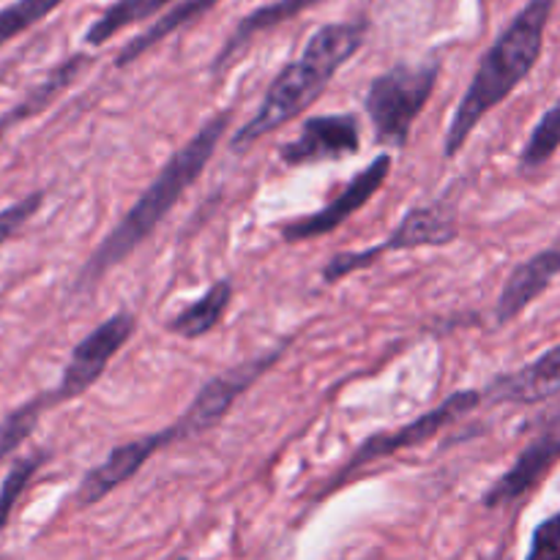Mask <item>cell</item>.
Returning a JSON list of instances; mask_svg holds the SVG:
<instances>
[{
  "mask_svg": "<svg viewBox=\"0 0 560 560\" xmlns=\"http://www.w3.org/2000/svg\"><path fill=\"white\" fill-rule=\"evenodd\" d=\"M230 124H233L230 113L213 115L162 164V170L153 175V180L137 197L135 206L115 222V228L104 235L102 244L91 252L85 266L80 268L74 279L77 293L96 288L109 271H115L120 262L129 260V255H135L156 233L159 224L178 206L186 189L200 180L202 170L208 167L211 156L217 153V145L224 140Z\"/></svg>",
  "mask_w": 560,
  "mask_h": 560,
  "instance_id": "obj_1",
  "label": "cell"
},
{
  "mask_svg": "<svg viewBox=\"0 0 560 560\" xmlns=\"http://www.w3.org/2000/svg\"><path fill=\"white\" fill-rule=\"evenodd\" d=\"M556 3L558 0H528L517 11V16L503 27L501 36L490 44V49L481 55L470 85L465 88L446 129V140H443L446 159L457 156L479 129L481 120L528 80L545 49V33Z\"/></svg>",
  "mask_w": 560,
  "mask_h": 560,
  "instance_id": "obj_2",
  "label": "cell"
},
{
  "mask_svg": "<svg viewBox=\"0 0 560 560\" xmlns=\"http://www.w3.org/2000/svg\"><path fill=\"white\" fill-rule=\"evenodd\" d=\"M366 27H370L366 20L328 22V25L317 27L306 42L304 52L273 77L257 113L241 129H235L230 148L235 153L246 151L260 137L282 129L284 124L299 118L306 107H312L331 85L337 71L364 47Z\"/></svg>",
  "mask_w": 560,
  "mask_h": 560,
  "instance_id": "obj_3",
  "label": "cell"
},
{
  "mask_svg": "<svg viewBox=\"0 0 560 560\" xmlns=\"http://www.w3.org/2000/svg\"><path fill=\"white\" fill-rule=\"evenodd\" d=\"M441 63H397L370 82L364 96L366 118L375 129L377 145L405 148L413 124L435 93Z\"/></svg>",
  "mask_w": 560,
  "mask_h": 560,
  "instance_id": "obj_4",
  "label": "cell"
},
{
  "mask_svg": "<svg viewBox=\"0 0 560 560\" xmlns=\"http://www.w3.org/2000/svg\"><path fill=\"white\" fill-rule=\"evenodd\" d=\"M481 402H485V394H481L479 388H465V392L448 394L441 405L430 408L424 416L410 421V424L397 427V430L392 432H375V435L366 438V441L355 448L353 457L345 463V468L339 470L337 479H334V485L328 487V490H337V487H342L350 476L370 468V465L381 463V459L394 457V454L405 452V448L424 446V443H430L438 432L452 427L454 421H459L463 416L474 413Z\"/></svg>",
  "mask_w": 560,
  "mask_h": 560,
  "instance_id": "obj_5",
  "label": "cell"
},
{
  "mask_svg": "<svg viewBox=\"0 0 560 560\" xmlns=\"http://www.w3.org/2000/svg\"><path fill=\"white\" fill-rule=\"evenodd\" d=\"M135 331L137 317L131 315V312H115L107 320L98 323L91 334H85V337L74 345V350H71L58 386L47 392L49 405L71 402V399L91 392V388L102 381V375L107 372V366L113 364L115 355H118L120 350L126 348V342L135 337Z\"/></svg>",
  "mask_w": 560,
  "mask_h": 560,
  "instance_id": "obj_6",
  "label": "cell"
},
{
  "mask_svg": "<svg viewBox=\"0 0 560 560\" xmlns=\"http://www.w3.org/2000/svg\"><path fill=\"white\" fill-rule=\"evenodd\" d=\"M558 463H560V402L536 421V430L534 435H530V441L525 443L523 452L517 454L512 468L492 481V487L485 492V498H481V506L485 509L514 506V503L523 501L528 492H534Z\"/></svg>",
  "mask_w": 560,
  "mask_h": 560,
  "instance_id": "obj_7",
  "label": "cell"
},
{
  "mask_svg": "<svg viewBox=\"0 0 560 560\" xmlns=\"http://www.w3.org/2000/svg\"><path fill=\"white\" fill-rule=\"evenodd\" d=\"M392 153H377L366 167H361L359 173L350 178V184L345 186L334 200H328L326 206L306 213V217L290 219V222L279 224V235H282L284 244H304V241L323 238V235L342 228L348 219H353L355 213L383 189V184H386L388 175H392Z\"/></svg>",
  "mask_w": 560,
  "mask_h": 560,
  "instance_id": "obj_8",
  "label": "cell"
},
{
  "mask_svg": "<svg viewBox=\"0 0 560 560\" xmlns=\"http://www.w3.org/2000/svg\"><path fill=\"white\" fill-rule=\"evenodd\" d=\"M186 438H189L186 427L180 424V421H175V424L164 427V430L148 432V435H140L135 438V441L115 446L102 463L93 465V468L82 476L80 490H77V503H80V506H96V503L104 501L109 492H115L118 487H124L126 481L135 479L159 452L186 441Z\"/></svg>",
  "mask_w": 560,
  "mask_h": 560,
  "instance_id": "obj_9",
  "label": "cell"
},
{
  "mask_svg": "<svg viewBox=\"0 0 560 560\" xmlns=\"http://www.w3.org/2000/svg\"><path fill=\"white\" fill-rule=\"evenodd\" d=\"M284 350H288V342L273 345L268 353L255 355V359L244 361V364L211 377V381L197 392V397L191 399V405L180 413L178 419L180 424L186 427V432H189V438L202 435L206 430L217 427L219 421L230 413V408L238 402V397H244L246 388L255 386L268 370H273V364L282 359Z\"/></svg>",
  "mask_w": 560,
  "mask_h": 560,
  "instance_id": "obj_10",
  "label": "cell"
},
{
  "mask_svg": "<svg viewBox=\"0 0 560 560\" xmlns=\"http://www.w3.org/2000/svg\"><path fill=\"white\" fill-rule=\"evenodd\" d=\"M361 151V124L353 113L312 115L301 124L299 135L279 148L288 167H312L323 162H342Z\"/></svg>",
  "mask_w": 560,
  "mask_h": 560,
  "instance_id": "obj_11",
  "label": "cell"
},
{
  "mask_svg": "<svg viewBox=\"0 0 560 560\" xmlns=\"http://www.w3.org/2000/svg\"><path fill=\"white\" fill-rule=\"evenodd\" d=\"M481 394L490 405H541L560 397V342L520 370L498 375Z\"/></svg>",
  "mask_w": 560,
  "mask_h": 560,
  "instance_id": "obj_12",
  "label": "cell"
},
{
  "mask_svg": "<svg viewBox=\"0 0 560 560\" xmlns=\"http://www.w3.org/2000/svg\"><path fill=\"white\" fill-rule=\"evenodd\" d=\"M560 277V238L550 244L547 249L536 252L525 262H520L512 273H509L506 284H503L501 295L495 304V323L498 326H509L517 320L541 293L552 284V279Z\"/></svg>",
  "mask_w": 560,
  "mask_h": 560,
  "instance_id": "obj_13",
  "label": "cell"
},
{
  "mask_svg": "<svg viewBox=\"0 0 560 560\" xmlns=\"http://www.w3.org/2000/svg\"><path fill=\"white\" fill-rule=\"evenodd\" d=\"M459 235L457 217L441 206H416L399 219L397 228L383 241V252H408L424 246H448Z\"/></svg>",
  "mask_w": 560,
  "mask_h": 560,
  "instance_id": "obj_14",
  "label": "cell"
},
{
  "mask_svg": "<svg viewBox=\"0 0 560 560\" xmlns=\"http://www.w3.org/2000/svg\"><path fill=\"white\" fill-rule=\"evenodd\" d=\"M317 3H323V0H273V3H266L260 5V9L249 11V14L235 25V31L230 33L224 47L219 49L217 58H213V74L222 71L224 66L233 63L235 55L244 52L260 33H268L273 31V27L282 25V22L295 20V16L304 14V11L315 9Z\"/></svg>",
  "mask_w": 560,
  "mask_h": 560,
  "instance_id": "obj_15",
  "label": "cell"
},
{
  "mask_svg": "<svg viewBox=\"0 0 560 560\" xmlns=\"http://www.w3.org/2000/svg\"><path fill=\"white\" fill-rule=\"evenodd\" d=\"M233 282H230V279H219V282H213L200 299H195L191 304H186L178 315L170 317L167 331L180 339L206 337V334H211L213 328L222 323V317L228 315L230 304H233Z\"/></svg>",
  "mask_w": 560,
  "mask_h": 560,
  "instance_id": "obj_16",
  "label": "cell"
},
{
  "mask_svg": "<svg viewBox=\"0 0 560 560\" xmlns=\"http://www.w3.org/2000/svg\"><path fill=\"white\" fill-rule=\"evenodd\" d=\"M219 3H222V0H184V3H175L167 14L159 16V20L153 22L148 31L137 33V36L131 38L124 49H120L118 58H115V66H118V69H126V66L135 63L137 58H142L145 52H151L159 42H164L167 36L178 33L180 27L191 25V22H197L200 16H206L208 11L217 9Z\"/></svg>",
  "mask_w": 560,
  "mask_h": 560,
  "instance_id": "obj_17",
  "label": "cell"
},
{
  "mask_svg": "<svg viewBox=\"0 0 560 560\" xmlns=\"http://www.w3.org/2000/svg\"><path fill=\"white\" fill-rule=\"evenodd\" d=\"M85 66H88L85 55H71L69 60H63L60 66H55V69L49 71V74L44 77L36 88H31V91L25 93V98H22V102H16L14 107H11L9 113L0 118V137H3L9 129H14L16 124H22V120H27V118H33V115L42 113L44 107H49V104H52L55 98H58L60 93H63L66 88L77 80V74H80Z\"/></svg>",
  "mask_w": 560,
  "mask_h": 560,
  "instance_id": "obj_18",
  "label": "cell"
},
{
  "mask_svg": "<svg viewBox=\"0 0 560 560\" xmlns=\"http://www.w3.org/2000/svg\"><path fill=\"white\" fill-rule=\"evenodd\" d=\"M173 3L175 0H115L91 22V27L85 31V44L88 47H102L109 38L118 36L120 31L137 25V22L151 20V16H156L159 11Z\"/></svg>",
  "mask_w": 560,
  "mask_h": 560,
  "instance_id": "obj_19",
  "label": "cell"
},
{
  "mask_svg": "<svg viewBox=\"0 0 560 560\" xmlns=\"http://www.w3.org/2000/svg\"><path fill=\"white\" fill-rule=\"evenodd\" d=\"M560 151V98L536 120L534 131L525 140L520 151V170L523 173H536L545 167L552 156Z\"/></svg>",
  "mask_w": 560,
  "mask_h": 560,
  "instance_id": "obj_20",
  "label": "cell"
},
{
  "mask_svg": "<svg viewBox=\"0 0 560 560\" xmlns=\"http://www.w3.org/2000/svg\"><path fill=\"white\" fill-rule=\"evenodd\" d=\"M47 408H49V397L47 394H42V397L31 399V402L11 410V413L0 421V463H3L5 457H11V454H14L16 448L33 435V430L38 427L42 413Z\"/></svg>",
  "mask_w": 560,
  "mask_h": 560,
  "instance_id": "obj_21",
  "label": "cell"
},
{
  "mask_svg": "<svg viewBox=\"0 0 560 560\" xmlns=\"http://www.w3.org/2000/svg\"><path fill=\"white\" fill-rule=\"evenodd\" d=\"M47 459H49V452H33L27 454V457L14 459V465H11L9 474H5L3 485H0V530L9 525L16 501H20L22 492L27 490L33 476L47 465Z\"/></svg>",
  "mask_w": 560,
  "mask_h": 560,
  "instance_id": "obj_22",
  "label": "cell"
},
{
  "mask_svg": "<svg viewBox=\"0 0 560 560\" xmlns=\"http://www.w3.org/2000/svg\"><path fill=\"white\" fill-rule=\"evenodd\" d=\"M63 0H14L0 9V47L52 14Z\"/></svg>",
  "mask_w": 560,
  "mask_h": 560,
  "instance_id": "obj_23",
  "label": "cell"
},
{
  "mask_svg": "<svg viewBox=\"0 0 560 560\" xmlns=\"http://www.w3.org/2000/svg\"><path fill=\"white\" fill-rule=\"evenodd\" d=\"M383 255H386V252H383L381 244L370 246V249H359V252H337V255L328 257V262L323 266V271H320L323 282L337 284L339 279L350 277V273L361 271V268L375 266Z\"/></svg>",
  "mask_w": 560,
  "mask_h": 560,
  "instance_id": "obj_24",
  "label": "cell"
},
{
  "mask_svg": "<svg viewBox=\"0 0 560 560\" xmlns=\"http://www.w3.org/2000/svg\"><path fill=\"white\" fill-rule=\"evenodd\" d=\"M44 206V191H31L22 200L11 202V206L0 208V246L9 244L27 222L38 213V208Z\"/></svg>",
  "mask_w": 560,
  "mask_h": 560,
  "instance_id": "obj_25",
  "label": "cell"
},
{
  "mask_svg": "<svg viewBox=\"0 0 560 560\" xmlns=\"http://www.w3.org/2000/svg\"><path fill=\"white\" fill-rule=\"evenodd\" d=\"M525 560H560V512L536 525Z\"/></svg>",
  "mask_w": 560,
  "mask_h": 560,
  "instance_id": "obj_26",
  "label": "cell"
},
{
  "mask_svg": "<svg viewBox=\"0 0 560 560\" xmlns=\"http://www.w3.org/2000/svg\"><path fill=\"white\" fill-rule=\"evenodd\" d=\"M492 560H501V558H492Z\"/></svg>",
  "mask_w": 560,
  "mask_h": 560,
  "instance_id": "obj_27",
  "label": "cell"
},
{
  "mask_svg": "<svg viewBox=\"0 0 560 560\" xmlns=\"http://www.w3.org/2000/svg\"><path fill=\"white\" fill-rule=\"evenodd\" d=\"M178 560H186V558H178Z\"/></svg>",
  "mask_w": 560,
  "mask_h": 560,
  "instance_id": "obj_28",
  "label": "cell"
}]
</instances>
